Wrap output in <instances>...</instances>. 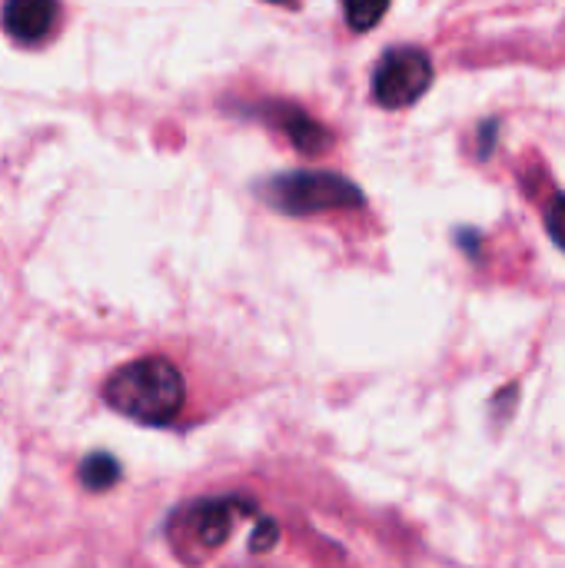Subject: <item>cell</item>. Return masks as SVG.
Returning <instances> with one entry per match:
<instances>
[{
    "label": "cell",
    "instance_id": "6da1fadb",
    "mask_svg": "<svg viewBox=\"0 0 565 568\" xmlns=\"http://www.w3.org/2000/svg\"><path fill=\"white\" fill-rule=\"evenodd\" d=\"M103 399L127 419H137L143 426H167L180 416L186 403V386L170 359L143 356L120 366L107 379Z\"/></svg>",
    "mask_w": 565,
    "mask_h": 568
},
{
    "label": "cell",
    "instance_id": "7a4b0ae2",
    "mask_svg": "<svg viewBox=\"0 0 565 568\" xmlns=\"http://www.w3.org/2000/svg\"><path fill=\"white\" fill-rule=\"evenodd\" d=\"M243 499H200L183 506L170 519V546L183 562H206L216 549L226 546V539L236 529V519L243 516Z\"/></svg>",
    "mask_w": 565,
    "mask_h": 568
},
{
    "label": "cell",
    "instance_id": "3957f363",
    "mask_svg": "<svg viewBox=\"0 0 565 568\" xmlns=\"http://www.w3.org/2000/svg\"><path fill=\"white\" fill-rule=\"evenodd\" d=\"M270 203L290 216H313L363 203V190L330 170H296L270 183Z\"/></svg>",
    "mask_w": 565,
    "mask_h": 568
},
{
    "label": "cell",
    "instance_id": "277c9868",
    "mask_svg": "<svg viewBox=\"0 0 565 568\" xmlns=\"http://www.w3.org/2000/svg\"><path fill=\"white\" fill-rule=\"evenodd\" d=\"M433 83V60L420 47H396L383 53L373 73V100L386 110L416 103Z\"/></svg>",
    "mask_w": 565,
    "mask_h": 568
},
{
    "label": "cell",
    "instance_id": "5b68a950",
    "mask_svg": "<svg viewBox=\"0 0 565 568\" xmlns=\"http://www.w3.org/2000/svg\"><path fill=\"white\" fill-rule=\"evenodd\" d=\"M57 10H60L57 0H7L0 20L13 40L40 43L43 37H50L57 23Z\"/></svg>",
    "mask_w": 565,
    "mask_h": 568
},
{
    "label": "cell",
    "instance_id": "8992f818",
    "mask_svg": "<svg viewBox=\"0 0 565 568\" xmlns=\"http://www.w3.org/2000/svg\"><path fill=\"white\" fill-rule=\"evenodd\" d=\"M266 113H270V120H273L286 136H290V143H293L300 153L316 156V153L330 150L333 133H330L326 126H320L306 110L290 106V103H273V106H266Z\"/></svg>",
    "mask_w": 565,
    "mask_h": 568
},
{
    "label": "cell",
    "instance_id": "52a82bcc",
    "mask_svg": "<svg viewBox=\"0 0 565 568\" xmlns=\"http://www.w3.org/2000/svg\"><path fill=\"white\" fill-rule=\"evenodd\" d=\"M117 479H120V466H117V459H113V456L93 453V456H87V459H83V466H80V483H83L87 489H93V493L110 489Z\"/></svg>",
    "mask_w": 565,
    "mask_h": 568
},
{
    "label": "cell",
    "instance_id": "ba28073f",
    "mask_svg": "<svg viewBox=\"0 0 565 568\" xmlns=\"http://www.w3.org/2000/svg\"><path fill=\"white\" fill-rule=\"evenodd\" d=\"M343 10H346V23H350L356 33H363V30H373V27L386 17L390 0H346Z\"/></svg>",
    "mask_w": 565,
    "mask_h": 568
},
{
    "label": "cell",
    "instance_id": "9c48e42d",
    "mask_svg": "<svg viewBox=\"0 0 565 568\" xmlns=\"http://www.w3.org/2000/svg\"><path fill=\"white\" fill-rule=\"evenodd\" d=\"M546 233L559 250H565V193L553 196V203L546 206Z\"/></svg>",
    "mask_w": 565,
    "mask_h": 568
},
{
    "label": "cell",
    "instance_id": "30bf717a",
    "mask_svg": "<svg viewBox=\"0 0 565 568\" xmlns=\"http://www.w3.org/2000/svg\"><path fill=\"white\" fill-rule=\"evenodd\" d=\"M273 539H276V526H270V523H266V526H263V529L253 536V552H263V549H270V546H273Z\"/></svg>",
    "mask_w": 565,
    "mask_h": 568
}]
</instances>
